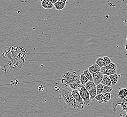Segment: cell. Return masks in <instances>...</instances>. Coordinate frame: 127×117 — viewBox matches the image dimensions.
I'll return each instance as SVG.
<instances>
[{"instance_id":"obj_1","label":"cell","mask_w":127,"mask_h":117,"mask_svg":"<svg viewBox=\"0 0 127 117\" xmlns=\"http://www.w3.org/2000/svg\"><path fill=\"white\" fill-rule=\"evenodd\" d=\"M57 91L60 95L59 99L65 112L68 114L77 113L83 109L77 104L70 90L59 87Z\"/></svg>"},{"instance_id":"obj_2","label":"cell","mask_w":127,"mask_h":117,"mask_svg":"<svg viewBox=\"0 0 127 117\" xmlns=\"http://www.w3.org/2000/svg\"><path fill=\"white\" fill-rule=\"evenodd\" d=\"M62 77L61 83L65 87H68L69 84L74 82H80V77L74 71L66 72Z\"/></svg>"},{"instance_id":"obj_3","label":"cell","mask_w":127,"mask_h":117,"mask_svg":"<svg viewBox=\"0 0 127 117\" xmlns=\"http://www.w3.org/2000/svg\"><path fill=\"white\" fill-rule=\"evenodd\" d=\"M79 94L81 97L82 98L84 104L87 106H89L90 105L91 99L88 90H87L84 86H82L79 91Z\"/></svg>"},{"instance_id":"obj_4","label":"cell","mask_w":127,"mask_h":117,"mask_svg":"<svg viewBox=\"0 0 127 117\" xmlns=\"http://www.w3.org/2000/svg\"><path fill=\"white\" fill-rule=\"evenodd\" d=\"M71 93L73 98L76 101L77 104L83 109H84V107L83 106V105H85L84 102L81 97L78 90H73L71 91Z\"/></svg>"},{"instance_id":"obj_5","label":"cell","mask_w":127,"mask_h":117,"mask_svg":"<svg viewBox=\"0 0 127 117\" xmlns=\"http://www.w3.org/2000/svg\"><path fill=\"white\" fill-rule=\"evenodd\" d=\"M92 74L93 78V82L95 84V86L101 83L104 77V75L101 72L92 73Z\"/></svg>"},{"instance_id":"obj_6","label":"cell","mask_w":127,"mask_h":117,"mask_svg":"<svg viewBox=\"0 0 127 117\" xmlns=\"http://www.w3.org/2000/svg\"><path fill=\"white\" fill-rule=\"evenodd\" d=\"M41 5L42 8L46 10H51L54 6V4L49 0H42L41 1Z\"/></svg>"},{"instance_id":"obj_7","label":"cell","mask_w":127,"mask_h":117,"mask_svg":"<svg viewBox=\"0 0 127 117\" xmlns=\"http://www.w3.org/2000/svg\"><path fill=\"white\" fill-rule=\"evenodd\" d=\"M119 96L122 99H125L127 97V88H123L116 90Z\"/></svg>"},{"instance_id":"obj_8","label":"cell","mask_w":127,"mask_h":117,"mask_svg":"<svg viewBox=\"0 0 127 117\" xmlns=\"http://www.w3.org/2000/svg\"><path fill=\"white\" fill-rule=\"evenodd\" d=\"M88 70L90 72V73L92 74L101 72V68L97 64L94 63L88 68Z\"/></svg>"},{"instance_id":"obj_9","label":"cell","mask_w":127,"mask_h":117,"mask_svg":"<svg viewBox=\"0 0 127 117\" xmlns=\"http://www.w3.org/2000/svg\"><path fill=\"white\" fill-rule=\"evenodd\" d=\"M101 83L104 85L109 86V87H111L112 86V84L111 83L109 76L106 75H104L103 79Z\"/></svg>"},{"instance_id":"obj_10","label":"cell","mask_w":127,"mask_h":117,"mask_svg":"<svg viewBox=\"0 0 127 117\" xmlns=\"http://www.w3.org/2000/svg\"><path fill=\"white\" fill-rule=\"evenodd\" d=\"M82 86L83 85L81 84L80 82H74V83H73L70 84H69L68 86V87H69L71 89H72V90H77L78 91H79L82 88Z\"/></svg>"},{"instance_id":"obj_11","label":"cell","mask_w":127,"mask_h":117,"mask_svg":"<svg viewBox=\"0 0 127 117\" xmlns=\"http://www.w3.org/2000/svg\"><path fill=\"white\" fill-rule=\"evenodd\" d=\"M66 3L58 1L54 4V7L57 10H62L66 7Z\"/></svg>"},{"instance_id":"obj_12","label":"cell","mask_w":127,"mask_h":117,"mask_svg":"<svg viewBox=\"0 0 127 117\" xmlns=\"http://www.w3.org/2000/svg\"><path fill=\"white\" fill-rule=\"evenodd\" d=\"M106 69H117V66L115 64V63H111L109 64L106 66L103 67L101 68V72H102L103 71L106 70Z\"/></svg>"},{"instance_id":"obj_13","label":"cell","mask_w":127,"mask_h":117,"mask_svg":"<svg viewBox=\"0 0 127 117\" xmlns=\"http://www.w3.org/2000/svg\"><path fill=\"white\" fill-rule=\"evenodd\" d=\"M110 78L111 83L112 84V86H115L116 85L117 83L119 81V76L118 75L117 73H115L114 74H113L109 76Z\"/></svg>"},{"instance_id":"obj_14","label":"cell","mask_w":127,"mask_h":117,"mask_svg":"<svg viewBox=\"0 0 127 117\" xmlns=\"http://www.w3.org/2000/svg\"><path fill=\"white\" fill-rule=\"evenodd\" d=\"M120 105L122 109V110L121 111L120 113L122 112L123 111H125L126 113V114L125 117H127V100L125 99H123Z\"/></svg>"},{"instance_id":"obj_15","label":"cell","mask_w":127,"mask_h":117,"mask_svg":"<svg viewBox=\"0 0 127 117\" xmlns=\"http://www.w3.org/2000/svg\"><path fill=\"white\" fill-rule=\"evenodd\" d=\"M86 89L88 90V91L92 89L93 88L96 87L95 84L94 83L93 81H89L84 86Z\"/></svg>"},{"instance_id":"obj_16","label":"cell","mask_w":127,"mask_h":117,"mask_svg":"<svg viewBox=\"0 0 127 117\" xmlns=\"http://www.w3.org/2000/svg\"><path fill=\"white\" fill-rule=\"evenodd\" d=\"M111 98V95L110 92L106 93L105 94H102V100L103 103L107 102L109 100H110Z\"/></svg>"},{"instance_id":"obj_17","label":"cell","mask_w":127,"mask_h":117,"mask_svg":"<svg viewBox=\"0 0 127 117\" xmlns=\"http://www.w3.org/2000/svg\"><path fill=\"white\" fill-rule=\"evenodd\" d=\"M88 92H89V95H90V96L91 100H93V99H95L96 96L97 95V92H96V87H94L92 89H91Z\"/></svg>"},{"instance_id":"obj_18","label":"cell","mask_w":127,"mask_h":117,"mask_svg":"<svg viewBox=\"0 0 127 117\" xmlns=\"http://www.w3.org/2000/svg\"><path fill=\"white\" fill-rule=\"evenodd\" d=\"M89 80L88 79L86 78L84 73L81 74L80 76V83L82 85L84 86L86 83L88 82Z\"/></svg>"},{"instance_id":"obj_19","label":"cell","mask_w":127,"mask_h":117,"mask_svg":"<svg viewBox=\"0 0 127 117\" xmlns=\"http://www.w3.org/2000/svg\"><path fill=\"white\" fill-rule=\"evenodd\" d=\"M101 72L102 73L103 75H106L108 76L111 75L115 73H117L116 70L115 69H106Z\"/></svg>"},{"instance_id":"obj_20","label":"cell","mask_w":127,"mask_h":117,"mask_svg":"<svg viewBox=\"0 0 127 117\" xmlns=\"http://www.w3.org/2000/svg\"><path fill=\"white\" fill-rule=\"evenodd\" d=\"M95 63L97 64L100 68H102L104 66V60L103 57H100L97 58V59L95 61Z\"/></svg>"},{"instance_id":"obj_21","label":"cell","mask_w":127,"mask_h":117,"mask_svg":"<svg viewBox=\"0 0 127 117\" xmlns=\"http://www.w3.org/2000/svg\"><path fill=\"white\" fill-rule=\"evenodd\" d=\"M83 73L86 77V78L88 79V80L90 81H93L92 74L90 73V72L89 71L88 69L84 70L83 71Z\"/></svg>"},{"instance_id":"obj_22","label":"cell","mask_w":127,"mask_h":117,"mask_svg":"<svg viewBox=\"0 0 127 117\" xmlns=\"http://www.w3.org/2000/svg\"><path fill=\"white\" fill-rule=\"evenodd\" d=\"M96 92H97V95L102 94L103 90H104V87L102 83L96 86Z\"/></svg>"},{"instance_id":"obj_23","label":"cell","mask_w":127,"mask_h":117,"mask_svg":"<svg viewBox=\"0 0 127 117\" xmlns=\"http://www.w3.org/2000/svg\"><path fill=\"white\" fill-rule=\"evenodd\" d=\"M104 90L103 91L102 94H105L106 93L111 92H112L113 90V88L111 87H109V86H106L104 85Z\"/></svg>"},{"instance_id":"obj_24","label":"cell","mask_w":127,"mask_h":117,"mask_svg":"<svg viewBox=\"0 0 127 117\" xmlns=\"http://www.w3.org/2000/svg\"><path fill=\"white\" fill-rule=\"evenodd\" d=\"M103 58H104V66H106L109 64L112 63L110 58L109 57L106 56H104Z\"/></svg>"},{"instance_id":"obj_25","label":"cell","mask_w":127,"mask_h":117,"mask_svg":"<svg viewBox=\"0 0 127 117\" xmlns=\"http://www.w3.org/2000/svg\"><path fill=\"white\" fill-rule=\"evenodd\" d=\"M102 94H100L97 95L95 98V100L97 101L99 104H101L103 103L102 100Z\"/></svg>"},{"instance_id":"obj_26","label":"cell","mask_w":127,"mask_h":117,"mask_svg":"<svg viewBox=\"0 0 127 117\" xmlns=\"http://www.w3.org/2000/svg\"><path fill=\"white\" fill-rule=\"evenodd\" d=\"M49 1L52 3L53 4H55L56 2L58 1V0H49Z\"/></svg>"},{"instance_id":"obj_27","label":"cell","mask_w":127,"mask_h":117,"mask_svg":"<svg viewBox=\"0 0 127 117\" xmlns=\"http://www.w3.org/2000/svg\"><path fill=\"white\" fill-rule=\"evenodd\" d=\"M58 1H61V2H62L66 3L67 2L68 0H58Z\"/></svg>"},{"instance_id":"obj_28","label":"cell","mask_w":127,"mask_h":117,"mask_svg":"<svg viewBox=\"0 0 127 117\" xmlns=\"http://www.w3.org/2000/svg\"><path fill=\"white\" fill-rule=\"evenodd\" d=\"M125 49H126V50L127 51V43L126 44H125Z\"/></svg>"},{"instance_id":"obj_29","label":"cell","mask_w":127,"mask_h":117,"mask_svg":"<svg viewBox=\"0 0 127 117\" xmlns=\"http://www.w3.org/2000/svg\"><path fill=\"white\" fill-rule=\"evenodd\" d=\"M125 100H127V97L126 98H125Z\"/></svg>"},{"instance_id":"obj_30","label":"cell","mask_w":127,"mask_h":117,"mask_svg":"<svg viewBox=\"0 0 127 117\" xmlns=\"http://www.w3.org/2000/svg\"><path fill=\"white\" fill-rule=\"evenodd\" d=\"M40 0V1H42V0Z\"/></svg>"},{"instance_id":"obj_31","label":"cell","mask_w":127,"mask_h":117,"mask_svg":"<svg viewBox=\"0 0 127 117\" xmlns=\"http://www.w3.org/2000/svg\"><path fill=\"white\" fill-rule=\"evenodd\" d=\"M126 41H127V38H126Z\"/></svg>"}]
</instances>
